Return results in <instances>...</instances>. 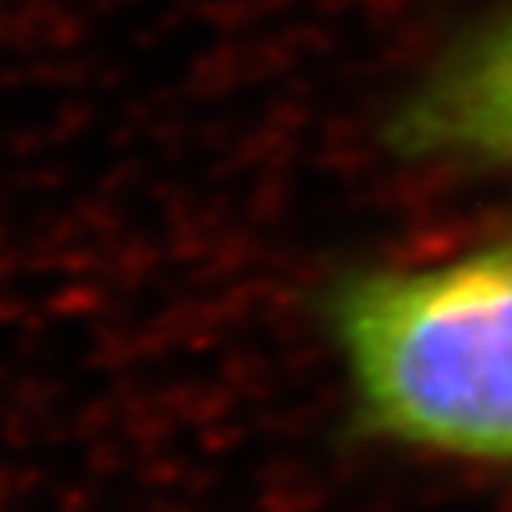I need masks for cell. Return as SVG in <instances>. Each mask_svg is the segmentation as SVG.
<instances>
[{"label": "cell", "instance_id": "7a4b0ae2", "mask_svg": "<svg viewBox=\"0 0 512 512\" xmlns=\"http://www.w3.org/2000/svg\"><path fill=\"white\" fill-rule=\"evenodd\" d=\"M399 157L512 171V4L448 43L388 118Z\"/></svg>", "mask_w": 512, "mask_h": 512}, {"label": "cell", "instance_id": "6da1fadb", "mask_svg": "<svg viewBox=\"0 0 512 512\" xmlns=\"http://www.w3.org/2000/svg\"><path fill=\"white\" fill-rule=\"evenodd\" d=\"M363 431L512 466V235L409 267H360L324 296Z\"/></svg>", "mask_w": 512, "mask_h": 512}]
</instances>
